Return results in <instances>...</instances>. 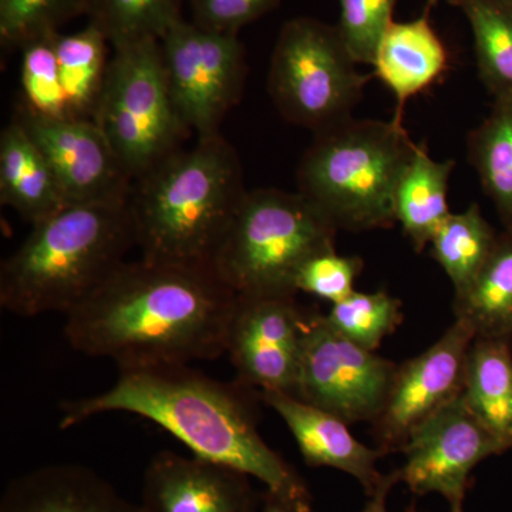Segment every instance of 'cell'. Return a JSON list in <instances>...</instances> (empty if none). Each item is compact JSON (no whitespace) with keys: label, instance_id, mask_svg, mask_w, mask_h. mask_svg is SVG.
Returning <instances> with one entry per match:
<instances>
[{"label":"cell","instance_id":"obj_26","mask_svg":"<svg viewBox=\"0 0 512 512\" xmlns=\"http://www.w3.org/2000/svg\"><path fill=\"white\" fill-rule=\"evenodd\" d=\"M497 235L483 217L478 204L451 214L431 241V256L446 272L460 296L473 285L493 254Z\"/></svg>","mask_w":512,"mask_h":512},{"label":"cell","instance_id":"obj_23","mask_svg":"<svg viewBox=\"0 0 512 512\" xmlns=\"http://www.w3.org/2000/svg\"><path fill=\"white\" fill-rule=\"evenodd\" d=\"M109 39L96 25L70 35L56 33L55 47L69 117L93 120L107 72Z\"/></svg>","mask_w":512,"mask_h":512},{"label":"cell","instance_id":"obj_5","mask_svg":"<svg viewBox=\"0 0 512 512\" xmlns=\"http://www.w3.org/2000/svg\"><path fill=\"white\" fill-rule=\"evenodd\" d=\"M416 143L396 121L349 119L316 133L298 168L299 194L336 229L396 221V192Z\"/></svg>","mask_w":512,"mask_h":512},{"label":"cell","instance_id":"obj_38","mask_svg":"<svg viewBox=\"0 0 512 512\" xmlns=\"http://www.w3.org/2000/svg\"><path fill=\"white\" fill-rule=\"evenodd\" d=\"M439 2V0H427V8L426 10H431V8H433L434 5H436V3Z\"/></svg>","mask_w":512,"mask_h":512},{"label":"cell","instance_id":"obj_37","mask_svg":"<svg viewBox=\"0 0 512 512\" xmlns=\"http://www.w3.org/2000/svg\"><path fill=\"white\" fill-rule=\"evenodd\" d=\"M404 512H420L419 508H417L416 504L409 505V507L404 510Z\"/></svg>","mask_w":512,"mask_h":512},{"label":"cell","instance_id":"obj_20","mask_svg":"<svg viewBox=\"0 0 512 512\" xmlns=\"http://www.w3.org/2000/svg\"><path fill=\"white\" fill-rule=\"evenodd\" d=\"M456 163L436 161L426 144H416L412 160L402 175L396 192L397 224L417 252L430 247L434 235L447 221V192Z\"/></svg>","mask_w":512,"mask_h":512},{"label":"cell","instance_id":"obj_33","mask_svg":"<svg viewBox=\"0 0 512 512\" xmlns=\"http://www.w3.org/2000/svg\"><path fill=\"white\" fill-rule=\"evenodd\" d=\"M192 22L214 32L238 35L239 30L275 8L279 0H188Z\"/></svg>","mask_w":512,"mask_h":512},{"label":"cell","instance_id":"obj_13","mask_svg":"<svg viewBox=\"0 0 512 512\" xmlns=\"http://www.w3.org/2000/svg\"><path fill=\"white\" fill-rule=\"evenodd\" d=\"M15 119L45 154L67 205L130 201L134 180L96 121L37 116L23 107Z\"/></svg>","mask_w":512,"mask_h":512},{"label":"cell","instance_id":"obj_15","mask_svg":"<svg viewBox=\"0 0 512 512\" xmlns=\"http://www.w3.org/2000/svg\"><path fill=\"white\" fill-rule=\"evenodd\" d=\"M247 474L204 458L164 450L144 471V512H258L262 494Z\"/></svg>","mask_w":512,"mask_h":512},{"label":"cell","instance_id":"obj_2","mask_svg":"<svg viewBox=\"0 0 512 512\" xmlns=\"http://www.w3.org/2000/svg\"><path fill=\"white\" fill-rule=\"evenodd\" d=\"M106 392L63 402L60 429L103 413L136 414L190 448L192 456L234 468L266 490L312 503L303 478L266 444L251 387L220 382L190 365L120 369Z\"/></svg>","mask_w":512,"mask_h":512},{"label":"cell","instance_id":"obj_14","mask_svg":"<svg viewBox=\"0 0 512 512\" xmlns=\"http://www.w3.org/2000/svg\"><path fill=\"white\" fill-rule=\"evenodd\" d=\"M305 323L295 296L238 295L227 346L238 382L295 394Z\"/></svg>","mask_w":512,"mask_h":512},{"label":"cell","instance_id":"obj_8","mask_svg":"<svg viewBox=\"0 0 512 512\" xmlns=\"http://www.w3.org/2000/svg\"><path fill=\"white\" fill-rule=\"evenodd\" d=\"M356 66L336 26L289 20L272 55L269 94L289 123L320 133L352 119L370 79Z\"/></svg>","mask_w":512,"mask_h":512},{"label":"cell","instance_id":"obj_17","mask_svg":"<svg viewBox=\"0 0 512 512\" xmlns=\"http://www.w3.org/2000/svg\"><path fill=\"white\" fill-rule=\"evenodd\" d=\"M0 512H144L92 468L52 464L13 478Z\"/></svg>","mask_w":512,"mask_h":512},{"label":"cell","instance_id":"obj_29","mask_svg":"<svg viewBox=\"0 0 512 512\" xmlns=\"http://www.w3.org/2000/svg\"><path fill=\"white\" fill-rule=\"evenodd\" d=\"M56 33L39 37L22 47L20 107L43 117H69L57 63Z\"/></svg>","mask_w":512,"mask_h":512},{"label":"cell","instance_id":"obj_6","mask_svg":"<svg viewBox=\"0 0 512 512\" xmlns=\"http://www.w3.org/2000/svg\"><path fill=\"white\" fill-rule=\"evenodd\" d=\"M336 232L299 192L247 191L211 268L239 296H295L299 269L335 249Z\"/></svg>","mask_w":512,"mask_h":512},{"label":"cell","instance_id":"obj_3","mask_svg":"<svg viewBox=\"0 0 512 512\" xmlns=\"http://www.w3.org/2000/svg\"><path fill=\"white\" fill-rule=\"evenodd\" d=\"M245 194L241 161L221 133L175 151L134 180L128 205L141 259L211 268Z\"/></svg>","mask_w":512,"mask_h":512},{"label":"cell","instance_id":"obj_31","mask_svg":"<svg viewBox=\"0 0 512 512\" xmlns=\"http://www.w3.org/2000/svg\"><path fill=\"white\" fill-rule=\"evenodd\" d=\"M336 28L357 64H373L384 33L392 26L397 0H338Z\"/></svg>","mask_w":512,"mask_h":512},{"label":"cell","instance_id":"obj_28","mask_svg":"<svg viewBox=\"0 0 512 512\" xmlns=\"http://www.w3.org/2000/svg\"><path fill=\"white\" fill-rule=\"evenodd\" d=\"M326 319L332 328L360 348L376 352L383 339L402 323V302L386 291L353 292L333 303Z\"/></svg>","mask_w":512,"mask_h":512},{"label":"cell","instance_id":"obj_12","mask_svg":"<svg viewBox=\"0 0 512 512\" xmlns=\"http://www.w3.org/2000/svg\"><path fill=\"white\" fill-rule=\"evenodd\" d=\"M476 338L468 323L456 319L431 348L397 366L382 413L373 423L384 456L402 451L421 424L463 393L468 349Z\"/></svg>","mask_w":512,"mask_h":512},{"label":"cell","instance_id":"obj_1","mask_svg":"<svg viewBox=\"0 0 512 512\" xmlns=\"http://www.w3.org/2000/svg\"><path fill=\"white\" fill-rule=\"evenodd\" d=\"M238 295L208 266L124 262L67 313L74 350L120 369L190 365L227 355Z\"/></svg>","mask_w":512,"mask_h":512},{"label":"cell","instance_id":"obj_4","mask_svg":"<svg viewBox=\"0 0 512 512\" xmlns=\"http://www.w3.org/2000/svg\"><path fill=\"white\" fill-rule=\"evenodd\" d=\"M136 247L130 205H69L32 225L0 266V306L22 318L67 313L86 301Z\"/></svg>","mask_w":512,"mask_h":512},{"label":"cell","instance_id":"obj_24","mask_svg":"<svg viewBox=\"0 0 512 512\" xmlns=\"http://www.w3.org/2000/svg\"><path fill=\"white\" fill-rule=\"evenodd\" d=\"M467 146L485 195L512 234V96L495 99L487 119L468 136Z\"/></svg>","mask_w":512,"mask_h":512},{"label":"cell","instance_id":"obj_39","mask_svg":"<svg viewBox=\"0 0 512 512\" xmlns=\"http://www.w3.org/2000/svg\"><path fill=\"white\" fill-rule=\"evenodd\" d=\"M504 2L511 3V5H512V0H504Z\"/></svg>","mask_w":512,"mask_h":512},{"label":"cell","instance_id":"obj_22","mask_svg":"<svg viewBox=\"0 0 512 512\" xmlns=\"http://www.w3.org/2000/svg\"><path fill=\"white\" fill-rule=\"evenodd\" d=\"M454 315L476 332L477 338L512 336V234L505 231L495 244L483 271L463 295L454 296Z\"/></svg>","mask_w":512,"mask_h":512},{"label":"cell","instance_id":"obj_25","mask_svg":"<svg viewBox=\"0 0 512 512\" xmlns=\"http://www.w3.org/2000/svg\"><path fill=\"white\" fill-rule=\"evenodd\" d=\"M466 16L478 74L494 99L512 96V5L504 0H447Z\"/></svg>","mask_w":512,"mask_h":512},{"label":"cell","instance_id":"obj_30","mask_svg":"<svg viewBox=\"0 0 512 512\" xmlns=\"http://www.w3.org/2000/svg\"><path fill=\"white\" fill-rule=\"evenodd\" d=\"M87 10L89 0H0V37L5 45L22 49L59 33L60 26Z\"/></svg>","mask_w":512,"mask_h":512},{"label":"cell","instance_id":"obj_36","mask_svg":"<svg viewBox=\"0 0 512 512\" xmlns=\"http://www.w3.org/2000/svg\"><path fill=\"white\" fill-rule=\"evenodd\" d=\"M463 503L464 501H458V503L450 504V512H464Z\"/></svg>","mask_w":512,"mask_h":512},{"label":"cell","instance_id":"obj_7","mask_svg":"<svg viewBox=\"0 0 512 512\" xmlns=\"http://www.w3.org/2000/svg\"><path fill=\"white\" fill-rule=\"evenodd\" d=\"M113 49L93 120L137 180L180 150L191 133L168 92L160 42L143 39Z\"/></svg>","mask_w":512,"mask_h":512},{"label":"cell","instance_id":"obj_10","mask_svg":"<svg viewBox=\"0 0 512 512\" xmlns=\"http://www.w3.org/2000/svg\"><path fill=\"white\" fill-rule=\"evenodd\" d=\"M397 365L360 348L332 328L326 315H306L301 365L293 396L346 423H375Z\"/></svg>","mask_w":512,"mask_h":512},{"label":"cell","instance_id":"obj_21","mask_svg":"<svg viewBox=\"0 0 512 512\" xmlns=\"http://www.w3.org/2000/svg\"><path fill=\"white\" fill-rule=\"evenodd\" d=\"M463 393L478 419L510 450L512 352L508 339H474L468 349Z\"/></svg>","mask_w":512,"mask_h":512},{"label":"cell","instance_id":"obj_9","mask_svg":"<svg viewBox=\"0 0 512 512\" xmlns=\"http://www.w3.org/2000/svg\"><path fill=\"white\" fill-rule=\"evenodd\" d=\"M158 42L168 92L185 128L198 138L220 134L245 82V52L238 35L183 19Z\"/></svg>","mask_w":512,"mask_h":512},{"label":"cell","instance_id":"obj_19","mask_svg":"<svg viewBox=\"0 0 512 512\" xmlns=\"http://www.w3.org/2000/svg\"><path fill=\"white\" fill-rule=\"evenodd\" d=\"M0 202L30 225L69 207L45 154L15 117L0 134Z\"/></svg>","mask_w":512,"mask_h":512},{"label":"cell","instance_id":"obj_32","mask_svg":"<svg viewBox=\"0 0 512 512\" xmlns=\"http://www.w3.org/2000/svg\"><path fill=\"white\" fill-rule=\"evenodd\" d=\"M359 256L339 255L335 249L309 258L296 275V292H305L330 303H338L355 292L357 276L362 274Z\"/></svg>","mask_w":512,"mask_h":512},{"label":"cell","instance_id":"obj_11","mask_svg":"<svg viewBox=\"0 0 512 512\" xmlns=\"http://www.w3.org/2000/svg\"><path fill=\"white\" fill-rule=\"evenodd\" d=\"M505 451L461 393L407 440L400 481L414 494L436 493L450 504L458 503L466 498L474 468Z\"/></svg>","mask_w":512,"mask_h":512},{"label":"cell","instance_id":"obj_16","mask_svg":"<svg viewBox=\"0 0 512 512\" xmlns=\"http://www.w3.org/2000/svg\"><path fill=\"white\" fill-rule=\"evenodd\" d=\"M261 399L284 420L308 466L343 471L359 481L367 495L383 483L386 474L379 473L377 461L384 454L356 440L345 420L293 394L261 392Z\"/></svg>","mask_w":512,"mask_h":512},{"label":"cell","instance_id":"obj_34","mask_svg":"<svg viewBox=\"0 0 512 512\" xmlns=\"http://www.w3.org/2000/svg\"><path fill=\"white\" fill-rule=\"evenodd\" d=\"M258 512H316L312 508V503L293 500L285 495L272 493L266 490L262 493L261 505Z\"/></svg>","mask_w":512,"mask_h":512},{"label":"cell","instance_id":"obj_27","mask_svg":"<svg viewBox=\"0 0 512 512\" xmlns=\"http://www.w3.org/2000/svg\"><path fill=\"white\" fill-rule=\"evenodd\" d=\"M184 0H89L90 23L111 46L157 39L183 20Z\"/></svg>","mask_w":512,"mask_h":512},{"label":"cell","instance_id":"obj_35","mask_svg":"<svg viewBox=\"0 0 512 512\" xmlns=\"http://www.w3.org/2000/svg\"><path fill=\"white\" fill-rule=\"evenodd\" d=\"M399 481V470L386 474L383 483L379 485L375 493L369 495V501H367L362 512H389L387 511V495H389L390 490H392L394 485L399 483Z\"/></svg>","mask_w":512,"mask_h":512},{"label":"cell","instance_id":"obj_18","mask_svg":"<svg viewBox=\"0 0 512 512\" xmlns=\"http://www.w3.org/2000/svg\"><path fill=\"white\" fill-rule=\"evenodd\" d=\"M430 12L410 22H393L377 47L375 76L396 97L393 121L403 124L410 99L439 82L448 69L443 40L431 26Z\"/></svg>","mask_w":512,"mask_h":512}]
</instances>
